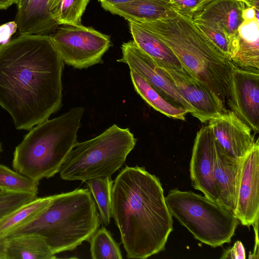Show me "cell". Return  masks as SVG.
<instances>
[{
    "instance_id": "6da1fadb",
    "label": "cell",
    "mask_w": 259,
    "mask_h": 259,
    "mask_svg": "<svg viewBox=\"0 0 259 259\" xmlns=\"http://www.w3.org/2000/svg\"><path fill=\"white\" fill-rule=\"evenodd\" d=\"M64 67L49 35L20 34L0 45V106L17 129L30 130L60 109Z\"/></svg>"
},
{
    "instance_id": "7a4b0ae2",
    "label": "cell",
    "mask_w": 259,
    "mask_h": 259,
    "mask_svg": "<svg viewBox=\"0 0 259 259\" xmlns=\"http://www.w3.org/2000/svg\"><path fill=\"white\" fill-rule=\"evenodd\" d=\"M111 212L128 258L145 259L165 249L172 217L159 179L144 167L126 166L116 177Z\"/></svg>"
},
{
    "instance_id": "3957f363",
    "label": "cell",
    "mask_w": 259,
    "mask_h": 259,
    "mask_svg": "<svg viewBox=\"0 0 259 259\" xmlns=\"http://www.w3.org/2000/svg\"><path fill=\"white\" fill-rule=\"evenodd\" d=\"M135 22L163 41L174 53L183 68L203 83L226 105L235 65L190 17L174 9L166 18Z\"/></svg>"
},
{
    "instance_id": "277c9868",
    "label": "cell",
    "mask_w": 259,
    "mask_h": 259,
    "mask_svg": "<svg viewBox=\"0 0 259 259\" xmlns=\"http://www.w3.org/2000/svg\"><path fill=\"white\" fill-rule=\"evenodd\" d=\"M100 219L88 189L54 195L47 209L37 218L10 233L11 237L35 233L42 236L56 254L76 248L89 241Z\"/></svg>"
},
{
    "instance_id": "5b68a950",
    "label": "cell",
    "mask_w": 259,
    "mask_h": 259,
    "mask_svg": "<svg viewBox=\"0 0 259 259\" xmlns=\"http://www.w3.org/2000/svg\"><path fill=\"white\" fill-rule=\"evenodd\" d=\"M84 112L82 107H74L32 128L15 148L14 169L37 183L59 172L78 142L77 132Z\"/></svg>"
},
{
    "instance_id": "8992f818",
    "label": "cell",
    "mask_w": 259,
    "mask_h": 259,
    "mask_svg": "<svg viewBox=\"0 0 259 259\" xmlns=\"http://www.w3.org/2000/svg\"><path fill=\"white\" fill-rule=\"evenodd\" d=\"M137 139L128 128L113 124L90 140L77 142L63 163L59 174L66 181L111 177L124 163Z\"/></svg>"
},
{
    "instance_id": "52a82bcc",
    "label": "cell",
    "mask_w": 259,
    "mask_h": 259,
    "mask_svg": "<svg viewBox=\"0 0 259 259\" xmlns=\"http://www.w3.org/2000/svg\"><path fill=\"white\" fill-rule=\"evenodd\" d=\"M165 200L171 216L195 239L212 247L229 243L240 223L232 211L192 191L171 189Z\"/></svg>"
},
{
    "instance_id": "ba28073f",
    "label": "cell",
    "mask_w": 259,
    "mask_h": 259,
    "mask_svg": "<svg viewBox=\"0 0 259 259\" xmlns=\"http://www.w3.org/2000/svg\"><path fill=\"white\" fill-rule=\"evenodd\" d=\"M64 64L86 69L103 63L111 46L109 36L81 24H62L49 34Z\"/></svg>"
},
{
    "instance_id": "9c48e42d",
    "label": "cell",
    "mask_w": 259,
    "mask_h": 259,
    "mask_svg": "<svg viewBox=\"0 0 259 259\" xmlns=\"http://www.w3.org/2000/svg\"><path fill=\"white\" fill-rule=\"evenodd\" d=\"M226 103L234 114L255 134L259 131V70L235 66Z\"/></svg>"
},
{
    "instance_id": "30bf717a",
    "label": "cell",
    "mask_w": 259,
    "mask_h": 259,
    "mask_svg": "<svg viewBox=\"0 0 259 259\" xmlns=\"http://www.w3.org/2000/svg\"><path fill=\"white\" fill-rule=\"evenodd\" d=\"M121 49L122 56L117 60V62L127 64L130 69L143 77L166 100L193 114V107L179 93L171 80L133 40L123 43Z\"/></svg>"
},
{
    "instance_id": "8fae6325",
    "label": "cell",
    "mask_w": 259,
    "mask_h": 259,
    "mask_svg": "<svg viewBox=\"0 0 259 259\" xmlns=\"http://www.w3.org/2000/svg\"><path fill=\"white\" fill-rule=\"evenodd\" d=\"M259 142L240 159L234 214L240 223L249 227L259 218Z\"/></svg>"
},
{
    "instance_id": "7c38bea8",
    "label": "cell",
    "mask_w": 259,
    "mask_h": 259,
    "mask_svg": "<svg viewBox=\"0 0 259 259\" xmlns=\"http://www.w3.org/2000/svg\"><path fill=\"white\" fill-rule=\"evenodd\" d=\"M158 67L171 80L179 93L193 107L194 111L192 115L201 122H207L228 110L208 88L184 68L176 70Z\"/></svg>"
},
{
    "instance_id": "4fadbf2b",
    "label": "cell",
    "mask_w": 259,
    "mask_h": 259,
    "mask_svg": "<svg viewBox=\"0 0 259 259\" xmlns=\"http://www.w3.org/2000/svg\"><path fill=\"white\" fill-rule=\"evenodd\" d=\"M217 142L208 125L197 132L190 163V174L193 187L210 200L218 203L213 173Z\"/></svg>"
},
{
    "instance_id": "5bb4252c",
    "label": "cell",
    "mask_w": 259,
    "mask_h": 259,
    "mask_svg": "<svg viewBox=\"0 0 259 259\" xmlns=\"http://www.w3.org/2000/svg\"><path fill=\"white\" fill-rule=\"evenodd\" d=\"M248 7L243 0H205L192 12L190 17L195 24L205 25L224 33L233 45L234 56L238 30L244 21L242 13Z\"/></svg>"
},
{
    "instance_id": "9a60e30c",
    "label": "cell",
    "mask_w": 259,
    "mask_h": 259,
    "mask_svg": "<svg viewBox=\"0 0 259 259\" xmlns=\"http://www.w3.org/2000/svg\"><path fill=\"white\" fill-rule=\"evenodd\" d=\"M207 123L218 145L235 160H239L255 142L250 128L230 110Z\"/></svg>"
},
{
    "instance_id": "2e32d148",
    "label": "cell",
    "mask_w": 259,
    "mask_h": 259,
    "mask_svg": "<svg viewBox=\"0 0 259 259\" xmlns=\"http://www.w3.org/2000/svg\"><path fill=\"white\" fill-rule=\"evenodd\" d=\"M240 159L235 160L228 156L217 144L213 178L218 203L233 213L236 207Z\"/></svg>"
},
{
    "instance_id": "e0dca14e",
    "label": "cell",
    "mask_w": 259,
    "mask_h": 259,
    "mask_svg": "<svg viewBox=\"0 0 259 259\" xmlns=\"http://www.w3.org/2000/svg\"><path fill=\"white\" fill-rule=\"evenodd\" d=\"M133 41L158 66L180 70L182 65L171 50L150 30L132 20H127Z\"/></svg>"
},
{
    "instance_id": "ac0fdd59",
    "label": "cell",
    "mask_w": 259,
    "mask_h": 259,
    "mask_svg": "<svg viewBox=\"0 0 259 259\" xmlns=\"http://www.w3.org/2000/svg\"><path fill=\"white\" fill-rule=\"evenodd\" d=\"M238 33L237 50L232 62L241 68L259 70L258 19L244 20Z\"/></svg>"
},
{
    "instance_id": "d6986e66",
    "label": "cell",
    "mask_w": 259,
    "mask_h": 259,
    "mask_svg": "<svg viewBox=\"0 0 259 259\" xmlns=\"http://www.w3.org/2000/svg\"><path fill=\"white\" fill-rule=\"evenodd\" d=\"M170 0H138L103 7L127 20L151 21L168 17L173 11Z\"/></svg>"
},
{
    "instance_id": "ffe728a7",
    "label": "cell",
    "mask_w": 259,
    "mask_h": 259,
    "mask_svg": "<svg viewBox=\"0 0 259 259\" xmlns=\"http://www.w3.org/2000/svg\"><path fill=\"white\" fill-rule=\"evenodd\" d=\"M50 0H31L22 11L17 13L16 21L19 34L49 35L59 25L50 15Z\"/></svg>"
},
{
    "instance_id": "44dd1931",
    "label": "cell",
    "mask_w": 259,
    "mask_h": 259,
    "mask_svg": "<svg viewBox=\"0 0 259 259\" xmlns=\"http://www.w3.org/2000/svg\"><path fill=\"white\" fill-rule=\"evenodd\" d=\"M5 259L56 258L45 238L35 233L5 238Z\"/></svg>"
},
{
    "instance_id": "7402d4cb",
    "label": "cell",
    "mask_w": 259,
    "mask_h": 259,
    "mask_svg": "<svg viewBox=\"0 0 259 259\" xmlns=\"http://www.w3.org/2000/svg\"><path fill=\"white\" fill-rule=\"evenodd\" d=\"M53 196L36 197L0 219V239L39 216L49 206Z\"/></svg>"
},
{
    "instance_id": "603a6c76",
    "label": "cell",
    "mask_w": 259,
    "mask_h": 259,
    "mask_svg": "<svg viewBox=\"0 0 259 259\" xmlns=\"http://www.w3.org/2000/svg\"><path fill=\"white\" fill-rule=\"evenodd\" d=\"M130 76L137 93L153 108L168 117L185 120L186 115L189 113L187 110L166 100L147 80L132 69Z\"/></svg>"
},
{
    "instance_id": "cb8c5ba5",
    "label": "cell",
    "mask_w": 259,
    "mask_h": 259,
    "mask_svg": "<svg viewBox=\"0 0 259 259\" xmlns=\"http://www.w3.org/2000/svg\"><path fill=\"white\" fill-rule=\"evenodd\" d=\"M89 0H50V15L59 25L81 24V18Z\"/></svg>"
},
{
    "instance_id": "d4e9b609",
    "label": "cell",
    "mask_w": 259,
    "mask_h": 259,
    "mask_svg": "<svg viewBox=\"0 0 259 259\" xmlns=\"http://www.w3.org/2000/svg\"><path fill=\"white\" fill-rule=\"evenodd\" d=\"M97 204L104 224H109L112 217L111 191L113 181L111 177L93 178L85 182Z\"/></svg>"
},
{
    "instance_id": "484cf974",
    "label": "cell",
    "mask_w": 259,
    "mask_h": 259,
    "mask_svg": "<svg viewBox=\"0 0 259 259\" xmlns=\"http://www.w3.org/2000/svg\"><path fill=\"white\" fill-rule=\"evenodd\" d=\"M89 241L93 259L122 258L119 244L105 227L98 229Z\"/></svg>"
},
{
    "instance_id": "4316f807",
    "label": "cell",
    "mask_w": 259,
    "mask_h": 259,
    "mask_svg": "<svg viewBox=\"0 0 259 259\" xmlns=\"http://www.w3.org/2000/svg\"><path fill=\"white\" fill-rule=\"evenodd\" d=\"M39 183L0 164V188L16 192L37 194Z\"/></svg>"
},
{
    "instance_id": "83f0119b",
    "label": "cell",
    "mask_w": 259,
    "mask_h": 259,
    "mask_svg": "<svg viewBox=\"0 0 259 259\" xmlns=\"http://www.w3.org/2000/svg\"><path fill=\"white\" fill-rule=\"evenodd\" d=\"M36 197V194L4 191L0 193V219Z\"/></svg>"
},
{
    "instance_id": "f1b7e54d",
    "label": "cell",
    "mask_w": 259,
    "mask_h": 259,
    "mask_svg": "<svg viewBox=\"0 0 259 259\" xmlns=\"http://www.w3.org/2000/svg\"><path fill=\"white\" fill-rule=\"evenodd\" d=\"M205 0H170L172 8L178 12L190 17L192 12Z\"/></svg>"
},
{
    "instance_id": "f546056e",
    "label": "cell",
    "mask_w": 259,
    "mask_h": 259,
    "mask_svg": "<svg viewBox=\"0 0 259 259\" xmlns=\"http://www.w3.org/2000/svg\"><path fill=\"white\" fill-rule=\"evenodd\" d=\"M245 251L242 243L240 241L235 242L233 246L225 250L220 258L244 259Z\"/></svg>"
},
{
    "instance_id": "4dcf8cb0",
    "label": "cell",
    "mask_w": 259,
    "mask_h": 259,
    "mask_svg": "<svg viewBox=\"0 0 259 259\" xmlns=\"http://www.w3.org/2000/svg\"><path fill=\"white\" fill-rule=\"evenodd\" d=\"M17 29L18 26L15 21H11L0 25V45L8 41Z\"/></svg>"
},
{
    "instance_id": "1f68e13d",
    "label": "cell",
    "mask_w": 259,
    "mask_h": 259,
    "mask_svg": "<svg viewBox=\"0 0 259 259\" xmlns=\"http://www.w3.org/2000/svg\"><path fill=\"white\" fill-rule=\"evenodd\" d=\"M259 10L253 7H248L245 9L242 13L244 20H248L256 18L258 19Z\"/></svg>"
},
{
    "instance_id": "d6a6232c",
    "label": "cell",
    "mask_w": 259,
    "mask_h": 259,
    "mask_svg": "<svg viewBox=\"0 0 259 259\" xmlns=\"http://www.w3.org/2000/svg\"><path fill=\"white\" fill-rule=\"evenodd\" d=\"M255 233V245L253 253L251 256H249V258H258V219L256 220L252 225Z\"/></svg>"
},
{
    "instance_id": "836d02e7",
    "label": "cell",
    "mask_w": 259,
    "mask_h": 259,
    "mask_svg": "<svg viewBox=\"0 0 259 259\" xmlns=\"http://www.w3.org/2000/svg\"><path fill=\"white\" fill-rule=\"evenodd\" d=\"M138 0H98L102 7L124 4Z\"/></svg>"
},
{
    "instance_id": "e575fe53",
    "label": "cell",
    "mask_w": 259,
    "mask_h": 259,
    "mask_svg": "<svg viewBox=\"0 0 259 259\" xmlns=\"http://www.w3.org/2000/svg\"><path fill=\"white\" fill-rule=\"evenodd\" d=\"M18 0H0V10H7L13 4H16Z\"/></svg>"
},
{
    "instance_id": "d590c367",
    "label": "cell",
    "mask_w": 259,
    "mask_h": 259,
    "mask_svg": "<svg viewBox=\"0 0 259 259\" xmlns=\"http://www.w3.org/2000/svg\"><path fill=\"white\" fill-rule=\"evenodd\" d=\"M31 1V0H18V3L17 4V13L20 12L24 10Z\"/></svg>"
},
{
    "instance_id": "8d00e7d4",
    "label": "cell",
    "mask_w": 259,
    "mask_h": 259,
    "mask_svg": "<svg viewBox=\"0 0 259 259\" xmlns=\"http://www.w3.org/2000/svg\"><path fill=\"white\" fill-rule=\"evenodd\" d=\"M0 259H5V238L0 239Z\"/></svg>"
},
{
    "instance_id": "74e56055",
    "label": "cell",
    "mask_w": 259,
    "mask_h": 259,
    "mask_svg": "<svg viewBox=\"0 0 259 259\" xmlns=\"http://www.w3.org/2000/svg\"><path fill=\"white\" fill-rule=\"evenodd\" d=\"M3 150H2V143L0 141V154L2 153Z\"/></svg>"
},
{
    "instance_id": "f35d334b",
    "label": "cell",
    "mask_w": 259,
    "mask_h": 259,
    "mask_svg": "<svg viewBox=\"0 0 259 259\" xmlns=\"http://www.w3.org/2000/svg\"><path fill=\"white\" fill-rule=\"evenodd\" d=\"M5 190L0 188V193L3 192Z\"/></svg>"
}]
</instances>
